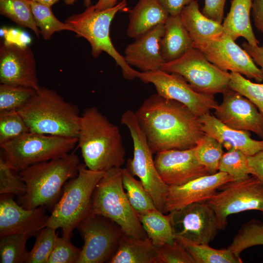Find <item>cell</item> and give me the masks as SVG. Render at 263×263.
<instances>
[{
  "label": "cell",
  "instance_id": "2",
  "mask_svg": "<svg viewBox=\"0 0 263 263\" xmlns=\"http://www.w3.org/2000/svg\"><path fill=\"white\" fill-rule=\"evenodd\" d=\"M77 139L88 169L107 171L124 164L126 152L120 130L96 107L87 108L80 115Z\"/></svg>",
  "mask_w": 263,
  "mask_h": 263
},
{
  "label": "cell",
  "instance_id": "51",
  "mask_svg": "<svg viewBox=\"0 0 263 263\" xmlns=\"http://www.w3.org/2000/svg\"><path fill=\"white\" fill-rule=\"evenodd\" d=\"M37 1L48 6L51 7L56 3L59 0H31Z\"/></svg>",
  "mask_w": 263,
  "mask_h": 263
},
{
  "label": "cell",
  "instance_id": "50",
  "mask_svg": "<svg viewBox=\"0 0 263 263\" xmlns=\"http://www.w3.org/2000/svg\"><path fill=\"white\" fill-rule=\"evenodd\" d=\"M78 0H64V2L66 5H71L74 4ZM83 4L86 7L91 5V0H83Z\"/></svg>",
  "mask_w": 263,
  "mask_h": 263
},
{
  "label": "cell",
  "instance_id": "22",
  "mask_svg": "<svg viewBox=\"0 0 263 263\" xmlns=\"http://www.w3.org/2000/svg\"><path fill=\"white\" fill-rule=\"evenodd\" d=\"M199 118L205 133L215 138L227 150L236 149L247 155H252L263 150V139H252L250 132L230 128L210 113Z\"/></svg>",
  "mask_w": 263,
  "mask_h": 263
},
{
  "label": "cell",
  "instance_id": "38",
  "mask_svg": "<svg viewBox=\"0 0 263 263\" xmlns=\"http://www.w3.org/2000/svg\"><path fill=\"white\" fill-rule=\"evenodd\" d=\"M247 156L242 151L236 149L224 152L219 162L218 171L230 175L234 181L248 177L250 170Z\"/></svg>",
  "mask_w": 263,
  "mask_h": 263
},
{
  "label": "cell",
  "instance_id": "25",
  "mask_svg": "<svg viewBox=\"0 0 263 263\" xmlns=\"http://www.w3.org/2000/svg\"><path fill=\"white\" fill-rule=\"evenodd\" d=\"M164 29L160 49L165 62L181 57L193 47L192 39L182 21L180 15L169 16L164 24Z\"/></svg>",
  "mask_w": 263,
  "mask_h": 263
},
{
  "label": "cell",
  "instance_id": "44",
  "mask_svg": "<svg viewBox=\"0 0 263 263\" xmlns=\"http://www.w3.org/2000/svg\"><path fill=\"white\" fill-rule=\"evenodd\" d=\"M226 0H204L202 13L207 17L222 23Z\"/></svg>",
  "mask_w": 263,
  "mask_h": 263
},
{
  "label": "cell",
  "instance_id": "47",
  "mask_svg": "<svg viewBox=\"0 0 263 263\" xmlns=\"http://www.w3.org/2000/svg\"><path fill=\"white\" fill-rule=\"evenodd\" d=\"M251 13L255 27L263 33V0H252Z\"/></svg>",
  "mask_w": 263,
  "mask_h": 263
},
{
  "label": "cell",
  "instance_id": "15",
  "mask_svg": "<svg viewBox=\"0 0 263 263\" xmlns=\"http://www.w3.org/2000/svg\"><path fill=\"white\" fill-rule=\"evenodd\" d=\"M169 213L176 241L209 244L220 230L215 212L206 202Z\"/></svg>",
  "mask_w": 263,
  "mask_h": 263
},
{
  "label": "cell",
  "instance_id": "46",
  "mask_svg": "<svg viewBox=\"0 0 263 263\" xmlns=\"http://www.w3.org/2000/svg\"><path fill=\"white\" fill-rule=\"evenodd\" d=\"M169 16L180 15L183 8L193 0H159Z\"/></svg>",
  "mask_w": 263,
  "mask_h": 263
},
{
  "label": "cell",
  "instance_id": "34",
  "mask_svg": "<svg viewBox=\"0 0 263 263\" xmlns=\"http://www.w3.org/2000/svg\"><path fill=\"white\" fill-rule=\"evenodd\" d=\"M194 151L198 161L210 174L218 171L219 162L224 152L223 145L218 140L205 133L198 141Z\"/></svg>",
  "mask_w": 263,
  "mask_h": 263
},
{
  "label": "cell",
  "instance_id": "10",
  "mask_svg": "<svg viewBox=\"0 0 263 263\" xmlns=\"http://www.w3.org/2000/svg\"><path fill=\"white\" fill-rule=\"evenodd\" d=\"M161 70L180 75L196 91L203 94H223L229 89L230 73L211 63L194 47L181 57L165 62Z\"/></svg>",
  "mask_w": 263,
  "mask_h": 263
},
{
  "label": "cell",
  "instance_id": "7",
  "mask_svg": "<svg viewBox=\"0 0 263 263\" xmlns=\"http://www.w3.org/2000/svg\"><path fill=\"white\" fill-rule=\"evenodd\" d=\"M127 5L126 0L104 10H96L94 5H90L82 13L69 17L65 22L74 28L77 37L83 38L90 43L94 57L105 52L120 67L123 76L126 79L132 80L136 78L137 71L132 69L126 62L124 56L114 47L110 36L113 19L117 13L129 11Z\"/></svg>",
  "mask_w": 263,
  "mask_h": 263
},
{
  "label": "cell",
  "instance_id": "14",
  "mask_svg": "<svg viewBox=\"0 0 263 263\" xmlns=\"http://www.w3.org/2000/svg\"><path fill=\"white\" fill-rule=\"evenodd\" d=\"M192 46L220 69L239 73L259 83L263 82V73L250 55L224 32L194 43Z\"/></svg>",
  "mask_w": 263,
  "mask_h": 263
},
{
  "label": "cell",
  "instance_id": "27",
  "mask_svg": "<svg viewBox=\"0 0 263 263\" xmlns=\"http://www.w3.org/2000/svg\"><path fill=\"white\" fill-rule=\"evenodd\" d=\"M180 17L193 44L224 33L222 23L205 16L200 11L199 4L196 0H193L183 8Z\"/></svg>",
  "mask_w": 263,
  "mask_h": 263
},
{
  "label": "cell",
  "instance_id": "19",
  "mask_svg": "<svg viewBox=\"0 0 263 263\" xmlns=\"http://www.w3.org/2000/svg\"><path fill=\"white\" fill-rule=\"evenodd\" d=\"M154 160L161 178L169 187L183 185L210 174L197 160L194 148L162 151L156 153Z\"/></svg>",
  "mask_w": 263,
  "mask_h": 263
},
{
  "label": "cell",
  "instance_id": "29",
  "mask_svg": "<svg viewBox=\"0 0 263 263\" xmlns=\"http://www.w3.org/2000/svg\"><path fill=\"white\" fill-rule=\"evenodd\" d=\"M122 177L128 200L137 214L156 208L152 198L141 182L136 179L127 168L122 169Z\"/></svg>",
  "mask_w": 263,
  "mask_h": 263
},
{
  "label": "cell",
  "instance_id": "3",
  "mask_svg": "<svg viewBox=\"0 0 263 263\" xmlns=\"http://www.w3.org/2000/svg\"><path fill=\"white\" fill-rule=\"evenodd\" d=\"M80 165L77 155L68 153L19 172L26 184V191L17 197L18 203L27 209L41 206L53 210L66 182L77 175Z\"/></svg>",
  "mask_w": 263,
  "mask_h": 263
},
{
  "label": "cell",
  "instance_id": "32",
  "mask_svg": "<svg viewBox=\"0 0 263 263\" xmlns=\"http://www.w3.org/2000/svg\"><path fill=\"white\" fill-rule=\"evenodd\" d=\"M30 3L34 20L44 39L49 40L56 32L68 30L75 33V30L71 25L56 18L51 7L31 0Z\"/></svg>",
  "mask_w": 263,
  "mask_h": 263
},
{
  "label": "cell",
  "instance_id": "28",
  "mask_svg": "<svg viewBox=\"0 0 263 263\" xmlns=\"http://www.w3.org/2000/svg\"><path fill=\"white\" fill-rule=\"evenodd\" d=\"M148 237L157 248L175 242L171 216L156 208L137 214Z\"/></svg>",
  "mask_w": 263,
  "mask_h": 263
},
{
  "label": "cell",
  "instance_id": "43",
  "mask_svg": "<svg viewBox=\"0 0 263 263\" xmlns=\"http://www.w3.org/2000/svg\"><path fill=\"white\" fill-rule=\"evenodd\" d=\"M158 263H195L185 247L175 241L158 248Z\"/></svg>",
  "mask_w": 263,
  "mask_h": 263
},
{
  "label": "cell",
  "instance_id": "16",
  "mask_svg": "<svg viewBox=\"0 0 263 263\" xmlns=\"http://www.w3.org/2000/svg\"><path fill=\"white\" fill-rule=\"evenodd\" d=\"M0 84L39 87L34 54L26 45L4 41L0 47Z\"/></svg>",
  "mask_w": 263,
  "mask_h": 263
},
{
  "label": "cell",
  "instance_id": "30",
  "mask_svg": "<svg viewBox=\"0 0 263 263\" xmlns=\"http://www.w3.org/2000/svg\"><path fill=\"white\" fill-rule=\"evenodd\" d=\"M0 14L18 25L30 29L39 38L40 31L34 20L30 0H0Z\"/></svg>",
  "mask_w": 263,
  "mask_h": 263
},
{
  "label": "cell",
  "instance_id": "5",
  "mask_svg": "<svg viewBox=\"0 0 263 263\" xmlns=\"http://www.w3.org/2000/svg\"><path fill=\"white\" fill-rule=\"evenodd\" d=\"M89 213L111 220L126 235L138 239L148 238L124 188L121 168L107 170L98 182L92 195Z\"/></svg>",
  "mask_w": 263,
  "mask_h": 263
},
{
  "label": "cell",
  "instance_id": "20",
  "mask_svg": "<svg viewBox=\"0 0 263 263\" xmlns=\"http://www.w3.org/2000/svg\"><path fill=\"white\" fill-rule=\"evenodd\" d=\"M232 181L230 175L221 171L194 179L180 186L169 187L164 213L180 209L191 204L206 202L224 184Z\"/></svg>",
  "mask_w": 263,
  "mask_h": 263
},
{
  "label": "cell",
  "instance_id": "36",
  "mask_svg": "<svg viewBox=\"0 0 263 263\" xmlns=\"http://www.w3.org/2000/svg\"><path fill=\"white\" fill-rule=\"evenodd\" d=\"M35 89L22 86L0 84V112L18 110L24 106L36 93Z\"/></svg>",
  "mask_w": 263,
  "mask_h": 263
},
{
  "label": "cell",
  "instance_id": "37",
  "mask_svg": "<svg viewBox=\"0 0 263 263\" xmlns=\"http://www.w3.org/2000/svg\"><path fill=\"white\" fill-rule=\"evenodd\" d=\"M229 88L253 103L263 117V83H254L238 73H230Z\"/></svg>",
  "mask_w": 263,
  "mask_h": 263
},
{
  "label": "cell",
  "instance_id": "35",
  "mask_svg": "<svg viewBox=\"0 0 263 263\" xmlns=\"http://www.w3.org/2000/svg\"><path fill=\"white\" fill-rule=\"evenodd\" d=\"M28 238L22 234L0 237V263H26L29 253L26 248Z\"/></svg>",
  "mask_w": 263,
  "mask_h": 263
},
{
  "label": "cell",
  "instance_id": "4",
  "mask_svg": "<svg viewBox=\"0 0 263 263\" xmlns=\"http://www.w3.org/2000/svg\"><path fill=\"white\" fill-rule=\"evenodd\" d=\"M17 111L30 132L77 138L80 115L78 107L54 90L41 87Z\"/></svg>",
  "mask_w": 263,
  "mask_h": 263
},
{
  "label": "cell",
  "instance_id": "11",
  "mask_svg": "<svg viewBox=\"0 0 263 263\" xmlns=\"http://www.w3.org/2000/svg\"><path fill=\"white\" fill-rule=\"evenodd\" d=\"M206 202L216 213L220 230L225 228L228 216L257 210L263 216V184L253 176L229 182Z\"/></svg>",
  "mask_w": 263,
  "mask_h": 263
},
{
  "label": "cell",
  "instance_id": "39",
  "mask_svg": "<svg viewBox=\"0 0 263 263\" xmlns=\"http://www.w3.org/2000/svg\"><path fill=\"white\" fill-rule=\"evenodd\" d=\"M56 230L46 226L37 234L35 244L28 253L25 263H48L58 236Z\"/></svg>",
  "mask_w": 263,
  "mask_h": 263
},
{
  "label": "cell",
  "instance_id": "42",
  "mask_svg": "<svg viewBox=\"0 0 263 263\" xmlns=\"http://www.w3.org/2000/svg\"><path fill=\"white\" fill-rule=\"evenodd\" d=\"M70 238L57 236L48 263H77L81 248L74 245Z\"/></svg>",
  "mask_w": 263,
  "mask_h": 263
},
{
  "label": "cell",
  "instance_id": "45",
  "mask_svg": "<svg viewBox=\"0 0 263 263\" xmlns=\"http://www.w3.org/2000/svg\"><path fill=\"white\" fill-rule=\"evenodd\" d=\"M250 174L263 184V150L247 156Z\"/></svg>",
  "mask_w": 263,
  "mask_h": 263
},
{
  "label": "cell",
  "instance_id": "21",
  "mask_svg": "<svg viewBox=\"0 0 263 263\" xmlns=\"http://www.w3.org/2000/svg\"><path fill=\"white\" fill-rule=\"evenodd\" d=\"M164 31V24H160L135 39L125 48L124 57L126 62L142 72L160 70L165 62L160 49Z\"/></svg>",
  "mask_w": 263,
  "mask_h": 263
},
{
  "label": "cell",
  "instance_id": "9",
  "mask_svg": "<svg viewBox=\"0 0 263 263\" xmlns=\"http://www.w3.org/2000/svg\"><path fill=\"white\" fill-rule=\"evenodd\" d=\"M121 123L129 130L133 145L132 158L128 159L127 169L137 176L153 199L156 208L163 212L169 186L161 178L155 165L146 137L141 130L135 112L123 113Z\"/></svg>",
  "mask_w": 263,
  "mask_h": 263
},
{
  "label": "cell",
  "instance_id": "12",
  "mask_svg": "<svg viewBox=\"0 0 263 263\" xmlns=\"http://www.w3.org/2000/svg\"><path fill=\"white\" fill-rule=\"evenodd\" d=\"M84 240L77 263H103L115 252L124 232L104 216L88 214L77 226Z\"/></svg>",
  "mask_w": 263,
  "mask_h": 263
},
{
  "label": "cell",
  "instance_id": "8",
  "mask_svg": "<svg viewBox=\"0 0 263 263\" xmlns=\"http://www.w3.org/2000/svg\"><path fill=\"white\" fill-rule=\"evenodd\" d=\"M77 142V138L29 132L0 147L8 165L19 172L32 165L69 153Z\"/></svg>",
  "mask_w": 263,
  "mask_h": 263
},
{
  "label": "cell",
  "instance_id": "17",
  "mask_svg": "<svg viewBox=\"0 0 263 263\" xmlns=\"http://www.w3.org/2000/svg\"><path fill=\"white\" fill-rule=\"evenodd\" d=\"M223 95L222 102L215 109V116L230 128L253 132L263 139V117L256 106L230 88Z\"/></svg>",
  "mask_w": 263,
  "mask_h": 263
},
{
  "label": "cell",
  "instance_id": "13",
  "mask_svg": "<svg viewBox=\"0 0 263 263\" xmlns=\"http://www.w3.org/2000/svg\"><path fill=\"white\" fill-rule=\"evenodd\" d=\"M136 78L145 83L152 84L159 95L186 105L195 115L200 117L215 110L219 105L214 95L196 91L180 75L162 70L137 71Z\"/></svg>",
  "mask_w": 263,
  "mask_h": 263
},
{
  "label": "cell",
  "instance_id": "48",
  "mask_svg": "<svg viewBox=\"0 0 263 263\" xmlns=\"http://www.w3.org/2000/svg\"><path fill=\"white\" fill-rule=\"evenodd\" d=\"M242 46L250 55L255 63L260 67L263 73V45L252 46L247 42H244Z\"/></svg>",
  "mask_w": 263,
  "mask_h": 263
},
{
  "label": "cell",
  "instance_id": "18",
  "mask_svg": "<svg viewBox=\"0 0 263 263\" xmlns=\"http://www.w3.org/2000/svg\"><path fill=\"white\" fill-rule=\"evenodd\" d=\"M49 218L44 207L25 209L14 200L13 195H0V237L13 234L29 238L37 235L47 226Z\"/></svg>",
  "mask_w": 263,
  "mask_h": 263
},
{
  "label": "cell",
  "instance_id": "23",
  "mask_svg": "<svg viewBox=\"0 0 263 263\" xmlns=\"http://www.w3.org/2000/svg\"><path fill=\"white\" fill-rule=\"evenodd\" d=\"M169 15L159 0H138L129 11L127 36L136 39L160 24H164Z\"/></svg>",
  "mask_w": 263,
  "mask_h": 263
},
{
  "label": "cell",
  "instance_id": "33",
  "mask_svg": "<svg viewBox=\"0 0 263 263\" xmlns=\"http://www.w3.org/2000/svg\"><path fill=\"white\" fill-rule=\"evenodd\" d=\"M178 242V241H177ZM185 247L195 263H242L229 248L215 249L205 244L178 242Z\"/></svg>",
  "mask_w": 263,
  "mask_h": 263
},
{
  "label": "cell",
  "instance_id": "41",
  "mask_svg": "<svg viewBox=\"0 0 263 263\" xmlns=\"http://www.w3.org/2000/svg\"><path fill=\"white\" fill-rule=\"evenodd\" d=\"M26 185L19 173L7 163L3 153L0 155V194L18 196L24 195Z\"/></svg>",
  "mask_w": 263,
  "mask_h": 263
},
{
  "label": "cell",
  "instance_id": "40",
  "mask_svg": "<svg viewBox=\"0 0 263 263\" xmlns=\"http://www.w3.org/2000/svg\"><path fill=\"white\" fill-rule=\"evenodd\" d=\"M29 132L26 122L17 110L0 112V145Z\"/></svg>",
  "mask_w": 263,
  "mask_h": 263
},
{
  "label": "cell",
  "instance_id": "24",
  "mask_svg": "<svg viewBox=\"0 0 263 263\" xmlns=\"http://www.w3.org/2000/svg\"><path fill=\"white\" fill-rule=\"evenodd\" d=\"M230 3L229 11L222 23L224 32L235 41L242 37L249 44L259 45L250 20L252 0H231Z\"/></svg>",
  "mask_w": 263,
  "mask_h": 263
},
{
  "label": "cell",
  "instance_id": "31",
  "mask_svg": "<svg viewBox=\"0 0 263 263\" xmlns=\"http://www.w3.org/2000/svg\"><path fill=\"white\" fill-rule=\"evenodd\" d=\"M263 245V222L252 218L243 224L228 246L238 258L248 248Z\"/></svg>",
  "mask_w": 263,
  "mask_h": 263
},
{
  "label": "cell",
  "instance_id": "26",
  "mask_svg": "<svg viewBox=\"0 0 263 263\" xmlns=\"http://www.w3.org/2000/svg\"><path fill=\"white\" fill-rule=\"evenodd\" d=\"M158 251L148 237L138 239L123 234L109 263H158Z\"/></svg>",
  "mask_w": 263,
  "mask_h": 263
},
{
  "label": "cell",
  "instance_id": "49",
  "mask_svg": "<svg viewBox=\"0 0 263 263\" xmlns=\"http://www.w3.org/2000/svg\"><path fill=\"white\" fill-rule=\"evenodd\" d=\"M117 1L118 0H98L94 6L96 10H104L115 6L117 4Z\"/></svg>",
  "mask_w": 263,
  "mask_h": 263
},
{
  "label": "cell",
  "instance_id": "6",
  "mask_svg": "<svg viewBox=\"0 0 263 263\" xmlns=\"http://www.w3.org/2000/svg\"><path fill=\"white\" fill-rule=\"evenodd\" d=\"M105 172L91 170L80 164L77 175L65 184L47 226L61 228L63 236L70 238L74 229L89 213L93 192Z\"/></svg>",
  "mask_w": 263,
  "mask_h": 263
},
{
  "label": "cell",
  "instance_id": "1",
  "mask_svg": "<svg viewBox=\"0 0 263 263\" xmlns=\"http://www.w3.org/2000/svg\"><path fill=\"white\" fill-rule=\"evenodd\" d=\"M153 154L194 148L205 133L199 117L186 105L157 93L135 112Z\"/></svg>",
  "mask_w": 263,
  "mask_h": 263
}]
</instances>
